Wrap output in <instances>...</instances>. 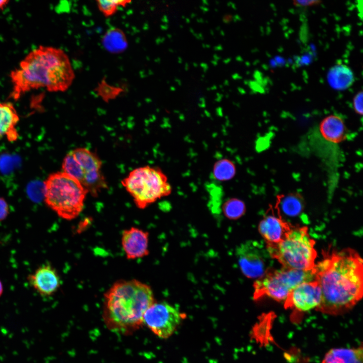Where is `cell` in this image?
Segmentation results:
<instances>
[{"label": "cell", "instance_id": "6da1fadb", "mask_svg": "<svg viewBox=\"0 0 363 363\" xmlns=\"http://www.w3.org/2000/svg\"><path fill=\"white\" fill-rule=\"evenodd\" d=\"M315 279L321 290L316 310L338 315L352 309L363 292L362 260L355 250L333 251L315 267Z\"/></svg>", "mask_w": 363, "mask_h": 363}, {"label": "cell", "instance_id": "7a4b0ae2", "mask_svg": "<svg viewBox=\"0 0 363 363\" xmlns=\"http://www.w3.org/2000/svg\"><path fill=\"white\" fill-rule=\"evenodd\" d=\"M10 78L12 89L9 98L17 100L26 93L38 89L65 92L73 84L75 75L64 50L40 45L24 57L11 71Z\"/></svg>", "mask_w": 363, "mask_h": 363}, {"label": "cell", "instance_id": "3957f363", "mask_svg": "<svg viewBox=\"0 0 363 363\" xmlns=\"http://www.w3.org/2000/svg\"><path fill=\"white\" fill-rule=\"evenodd\" d=\"M154 302L147 284L136 279L118 281L104 294V322L110 331L131 335L143 325V315Z\"/></svg>", "mask_w": 363, "mask_h": 363}, {"label": "cell", "instance_id": "277c9868", "mask_svg": "<svg viewBox=\"0 0 363 363\" xmlns=\"http://www.w3.org/2000/svg\"><path fill=\"white\" fill-rule=\"evenodd\" d=\"M43 183L45 203L59 217L71 220L81 214L88 192L77 180L61 171L50 174Z\"/></svg>", "mask_w": 363, "mask_h": 363}, {"label": "cell", "instance_id": "5b68a950", "mask_svg": "<svg viewBox=\"0 0 363 363\" xmlns=\"http://www.w3.org/2000/svg\"><path fill=\"white\" fill-rule=\"evenodd\" d=\"M315 244L306 227H292L281 241L266 247L271 258L276 260L282 267L309 271L316 266L317 252Z\"/></svg>", "mask_w": 363, "mask_h": 363}, {"label": "cell", "instance_id": "8992f818", "mask_svg": "<svg viewBox=\"0 0 363 363\" xmlns=\"http://www.w3.org/2000/svg\"><path fill=\"white\" fill-rule=\"evenodd\" d=\"M121 183L140 209L170 195L172 190L162 169L149 165L134 169L122 180Z\"/></svg>", "mask_w": 363, "mask_h": 363}, {"label": "cell", "instance_id": "52a82bcc", "mask_svg": "<svg viewBox=\"0 0 363 363\" xmlns=\"http://www.w3.org/2000/svg\"><path fill=\"white\" fill-rule=\"evenodd\" d=\"M62 171L77 180L92 196L96 197L107 185L97 154L84 148L70 151L64 157Z\"/></svg>", "mask_w": 363, "mask_h": 363}, {"label": "cell", "instance_id": "ba28073f", "mask_svg": "<svg viewBox=\"0 0 363 363\" xmlns=\"http://www.w3.org/2000/svg\"><path fill=\"white\" fill-rule=\"evenodd\" d=\"M315 268L304 271L285 267L271 269L254 284V298L267 296L277 301H285L297 285L315 279Z\"/></svg>", "mask_w": 363, "mask_h": 363}, {"label": "cell", "instance_id": "9c48e42d", "mask_svg": "<svg viewBox=\"0 0 363 363\" xmlns=\"http://www.w3.org/2000/svg\"><path fill=\"white\" fill-rule=\"evenodd\" d=\"M240 270L249 278L258 279L271 270L272 258L266 246L256 241L242 243L235 250Z\"/></svg>", "mask_w": 363, "mask_h": 363}, {"label": "cell", "instance_id": "30bf717a", "mask_svg": "<svg viewBox=\"0 0 363 363\" xmlns=\"http://www.w3.org/2000/svg\"><path fill=\"white\" fill-rule=\"evenodd\" d=\"M182 319L176 308L165 301L154 302L145 312L143 324L156 335L165 339L172 335Z\"/></svg>", "mask_w": 363, "mask_h": 363}, {"label": "cell", "instance_id": "8fae6325", "mask_svg": "<svg viewBox=\"0 0 363 363\" xmlns=\"http://www.w3.org/2000/svg\"><path fill=\"white\" fill-rule=\"evenodd\" d=\"M320 286L315 279L297 285L290 292L284 302L285 309L305 312L316 308L321 300Z\"/></svg>", "mask_w": 363, "mask_h": 363}, {"label": "cell", "instance_id": "7c38bea8", "mask_svg": "<svg viewBox=\"0 0 363 363\" xmlns=\"http://www.w3.org/2000/svg\"><path fill=\"white\" fill-rule=\"evenodd\" d=\"M29 285L41 296L54 294L60 286V279L55 269L49 263L41 265L28 275Z\"/></svg>", "mask_w": 363, "mask_h": 363}, {"label": "cell", "instance_id": "4fadbf2b", "mask_svg": "<svg viewBox=\"0 0 363 363\" xmlns=\"http://www.w3.org/2000/svg\"><path fill=\"white\" fill-rule=\"evenodd\" d=\"M121 241L128 259L140 258L149 254V233L146 231L135 227L125 229Z\"/></svg>", "mask_w": 363, "mask_h": 363}, {"label": "cell", "instance_id": "5bb4252c", "mask_svg": "<svg viewBox=\"0 0 363 363\" xmlns=\"http://www.w3.org/2000/svg\"><path fill=\"white\" fill-rule=\"evenodd\" d=\"M293 226L280 216L273 214L264 217L258 224V231L266 246L277 244L283 240Z\"/></svg>", "mask_w": 363, "mask_h": 363}, {"label": "cell", "instance_id": "9a60e30c", "mask_svg": "<svg viewBox=\"0 0 363 363\" xmlns=\"http://www.w3.org/2000/svg\"><path fill=\"white\" fill-rule=\"evenodd\" d=\"M20 117L14 104L10 101H0V140L16 141L19 134L17 126Z\"/></svg>", "mask_w": 363, "mask_h": 363}, {"label": "cell", "instance_id": "2e32d148", "mask_svg": "<svg viewBox=\"0 0 363 363\" xmlns=\"http://www.w3.org/2000/svg\"><path fill=\"white\" fill-rule=\"evenodd\" d=\"M322 138L332 144H338L347 137V128L343 118L336 114L325 117L318 129Z\"/></svg>", "mask_w": 363, "mask_h": 363}, {"label": "cell", "instance_id": "e0dca14e", "mask_svg": "<svg viewBox=\"0 0 363 363\" xmlns=\"http://www.w3.org/2000/svg\"><path fill=\"white\" fill-rule=\"evenodd\" d=\"M361 345L352 348H332L325 354L322 363H362Z\"/></svg>", "mask_w": 363, "mask_h": 363}, {"label": "cell", "instance_id": "ac0fdd59", "mask_svg": "<svg viewBox=\"0 0 363 363\" xmlns=\"http://www.w3.org/2000/svg\"><path fill=\"white\" fill-rule=\"evenodd\" d=\"M327 80L333 88L342 90L349 88L353 84L354 77L348 67L345 65L338 64L329 71Z\"/></svg>", "mask_w": 363, "mask_h": 363}, {"label": "cell", "instance_id": "d6986e66", "mask_svg": "<svg viewBox=\"0 0 363 363\" xmlns=\"http://www.w3.org/2000/svg\"><path fill=\"white\" fill-rule=\"evenodd\" d=\"M276 207L279 213L293 217L301 213L304 204L302 198L298 194H290L279 196Z\"/></svg>", "mask_w": 363, "mask_h": 363}, {"label": "cell", "instance_id": "ffe728a7", "mask_svg": "<svg viewBox=\"0 0 363 363\" xmlns=\"http://www.w3.org/2000/svg\"><path fill=\"white\" fill-rule=\"evenodd\" d=\"M102 44L106 50L113 53L123 52L128 46L125 34L118 28L108 30L102 37Z\"/></svg>", "mask_w": 363, "mask_h": 363}, {"label": "cell", "instance_id": "44dd1931", "mask_svg": "<svg viewBox=\"0 0 363 363\" xmlns=\"http://www.w3.org/2000/svg\"><path fill=\"white\" fill-rule=\"evenodd\" d=\"M236 173L234 163L228 158H222L216 161L213 166L212 174L218 182H226L232 179Z\"/></svg>", "mask_w": 363, "mask_h": 363}, {"label": "cell", "instance_id": "7402d4cb", "mask_svg": "<svg viewBox=\"0 0 363 363\" xmlns=\"http://www.w3.org/2000/svg\"><path fill=\"white\" fill-rule=\"evenodd\" d=\"M222 212L227 219L237 220L245 214L246 205L245 202L239 198H230L223 203Z\"/></svg>", "mask_w": 363, "mask_h": 363}, {"label": "cell", "instance_id": "603a6c76", "mask_svg": "<svg viewBox=\"0 0 363 363\" xmlns=\"http://www.w3.org/2000/svg\"><path fill=\"white\" fill-rule=\"evenodd\" d=\"M98 8L105 17L114 15L120 7L125 8L132 0H95Z\"/></svg>", "mask_w": 363, "mask_h": 363}, {"label": "cell", "instance_id": "cb8c5ba5", "mask_svg": "<svg viewBox=\"0 0 363 363\" xmlns=\"http://www.w3.org/2000/svg\"><path fill=\"white\" fill-rule=\"evenodd\" d=\"M362 91L358 92L353 99V107L355 112L360 115L362 114Z\"/></svg>", "mask_w": 363, "mask_h": 363}, {"label": "cell", "instance_id": "d4e9b609", "mask_svg": "<svg viewBox=\"0 0 363 363\" xmlns=\"http://www.w3.org/2000/svg\"><path fill=\"white\" fill-rule=\"evenodd\" d=\"M9 213V206L6 200L0 197V222L5 220Z\"/></svg>", "mask_w": 363, "mask_h": 363}, {"label": "cell", "instance_id": "484cf974", "mask_svg": "<svg viewBox=\"0 0 363 363\" xmlns=\"http://www.w3.org/2000/svg\"><path fill=\"white\" fill-rule=\"evenodd\" d=\"M295 5L300 7H309L318 4L320 0H292Z\"/></svg>", "mask_w": 363, "mask_h": 363}, {"label": "cell", "instance_id": "4316f807", "mask_svg": "<svg viewBox=\"0 0 363 363\" xmlns=\"http://www.w3.org/2000/svg\"><path fill=\"white\" fill-rule=\"evenodd\" d=\"M10 0H0V12L8 5Z\"/></svg>", "mask_w": 363, "mask_h": 363}, {"label": "cell", "instance_id": "83f0119b", "mask_svg": "<svg viewBox=\"0 0 363 363\" xmlns=\"http://www.w3.org/2000/svg\"><path fill=\"white\" fill-rule=\"evenodd\" d=\"M4 291L3 285L2 281L0 280V297L2 295Z\"/></svg>", "mask_w": 363, "mask_h": 363}]
</instances>
